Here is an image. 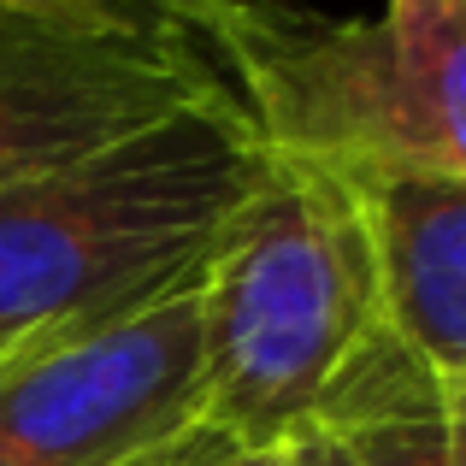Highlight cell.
Listing matches in <instances>:
<instances>
[{
  "instance_id": "cell-6",
  "label": "cell",
  "mask_w": 466,
  "mask_h": 466,
  "mask_svg": "<svg viewBox=\"0 0 466 466\" xmlns=\"http://www.w3.org/2000/svg\"><path fill=\"white\" fill-rule=\"evenodd\" d=\"M401 166L466 183V0H384Z\"/></svg>"
},
{
  "instance_id": "cell-4",
  "label": "cell",
  "mask_w": 466,
  "mask_h": 466,
  "mask_svg": "<svg viewBox=\"0 0 466 466\" xmlns=\"http://www.w3.org/2000/svg\"><path fill=\"white\" fill-rule=\"evenodd\" d=\"M218 101L207 71L137 24H54L0 6V189Z\"/></svg>"
},
{
  "instance_id": "cell-1",
  "label": "cell",
  "mask_w": 466,
  "mask_h": 466,
  "mask_svg": "<svg viewBox=\"0 0 466 466\" xmlns=\"http://www.w3.org/2000/svg\"><path fill=\"white\" fill-rule=\"evenodd\" d=\"M401 366L349 177L266 154L201 266V420L272 455L342 425Z\"/></svg>"
},
{
  "instance_id": "cell-2",
  "label": "cell",
  "mask_w": 466,
  "mask_h": 466,
  "mask_svg": "<svg viewBox=\"0 0 466 466\" xmlns=\"http://www.w3.org/2000/svg\"><path fill=\"white\" fill-rule=\"evenodd\" d=\"M225 101L0 189V354L118 319L201 272L260 177Z\"/></svg>"
},
{
  "instance_id": "cell-5",
  "label": "cell",
  "mask_w": 466,
  "mask_h": 466,
  "mask_svg": "<svg viewBox=\"0 0 466 466\" xmlns=\"http://www.w3.org/2000/svg\"><path fill=\"white\" fill-rule=\"evenodd\" d=\"M378 254L396 349L431 384L466 378V183L420 166L342 171Z\"/></svg>"
},
{
  "instance_id": "cell-7",
  "label": "cell",
  "mask_w": 466,
  "mask_h": 466,
  "mask_svg": "<svg viewBox=\"0 0 466 466\" xmlns=\"http://www.w3.org/2000/svg\"><path fill=\"white\" fill-rule=\"evenodd\" d=\"M325 437L337 466H455L449 396L413 360Z\"/></svg>"
},
{
  "instance_id": "cell-8",
  "label": "cell",
  "mask_w": 466,
  "mask_h": 466,
  "mask_svg": "<svg viewBox=\"0 0 466 466\" xmlns=\"http://www.w3.org/2000/svg\"><path fill=\"white\" fill-rule=\"evenodd\" d=\"M230 437L225 431H213V425H195L189 437H171V443H159V449H148V455H137L130 466H201L213 449H225Z\"/></svg>"
},
{
  "instance_id": "cell-9",
  "label": "cell",
  "mask_w": 466,
  "mask_h": 466,
  "mask_svg": "<svg viewBox=\"0 0 466 466\" xmlns=\"http://www.w3.org/2000/svg\"><path fill=\"white\" fill-rule=\"evenodd\" d=\"M12 12H35V18H54V24H113V12L101 0H0Z\"/></svg>"
},
{
  "instance_id": "cell-10",
  "label": "cell",
  "mask_w": 466,
  "mask_h": 466,
  "mask_svg": "<svg viewBox=\"0 0 466 466\" xmlns=\"http://www.w3.org/2000/svg\"><path fill=\"white\" fill-rule=\"evenodd\" d=\"M443 396H449V449H455V466H466V378H455Z\"/></svg>"
},
{
  "instance_id": "cell-11",
  "label": "cell",
  "mask_w": 466,
  "mask_h": 466,
  "mask_svg": "<svg viewBox=\"0 0 466 466\" xmlns=\"http://www.w3.org/2000/svg\"><path fill=\"white\" fill-rule=\"evenodd\" d=\"M201 466H289V449H272V455H260V449H237V443H225V449H213Z\"/></svg>"
},
{
  "instance_id": "cell-3",
  "label": "cell",
  "mask_w": 466,
  "mask_h": 466,
  "mask_svg": "<svg viewBox=\"0 0 466 466\" xmlns=\"http://www.w3.org/2000/svg\"><path fill=\"white\" fill-rule=\"evenodd\" d=\"M201 420V272L0 354V466H130Z\"/></svg>"
},
{
  "instance_id": "cell-12",
  "label": "cell",
  "mask_w": 466,
  "mask_h": 466,
  "mask_svg": "<svg viewBox=\"0 0 466 466\" xmlns=\"http://www.w3.org/2000/svg\"><path fill=\"white\" fill-rule=\"evenodd\" d=\"M289 466H337V455H330V437L296 443V449H289Z\"/></svg>"
}]
</instances>
